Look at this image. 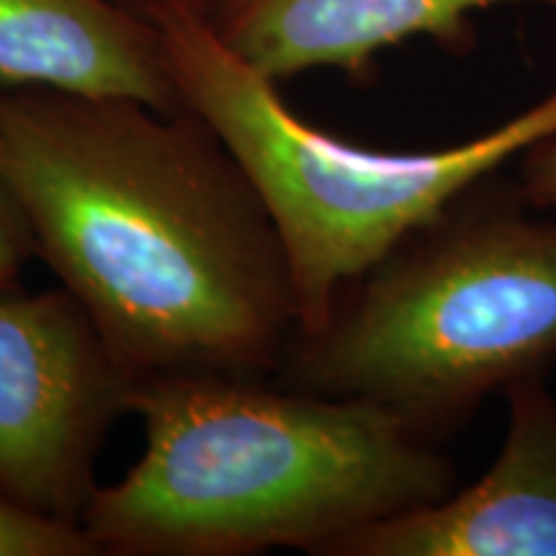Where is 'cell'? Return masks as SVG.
Instances as JSON below:
<instances>
[{
	"label": "cell",
	"instance_id": "obj_1",
	"mask_svg": "<svg viewBox=\"0 0 556 556\" xmlns=\"http://www.w3.org/2000/svg\"><path fill=\"white\" fill-rule=\"evenodd\" d=\"M0 139L37 258L137 379H270L299 330L278 229L191 109L0 88Z\"/></svg>",
	"mask_w": 556,
	"mask_h": 556
},
{
	"label": "cell",
	"instance_id": "obj_2",
	"mask_svg": "<svg viewBox=\"0 0 556 556\" xmlns=\"http://www.w3.org/2000/svg\"><path fill=\"white\" fill-rule=\"evenodd\" d=\"M144 454L96 486L83 528L101 554L328 556L377 520L446 500L456 467L377 402L232 374L135 381Z\"/></svg>",
	"mask_w": 556,
	"mask_h": 556
},
{
	"label": "cell",
	"instance_id": "obj_3",
	"mask_svg": "<svg viewBox=\"0 0 556 556\" xmlns=\"http://www.w3.org/2000/svg\"><path fill=\"white\" fill-rule=\"evenodd\" d=\"M497 173L458 193L296 332L270 381L377 402L441 441L556 364V219Z\"/></svg>",
	"mask_w": 556,
	"mask_h": 556
},
{
	"label": "cell",
	"instance_id": "obj_4",
	"mask_svg": "<svg viewBox=\"0 0 556 556\" xmlns=\"http://www.w3.org/2000/svg\"><path fill=\"white\" fill-rule=\"evenodd\" d=\"M186 109L217 131L261 193L289 258L299 330L328 323L340 291L477 180L556 135V90L516 119L446 150L379 152L299 119L278 83L199 16L152 21Z\"/></svg>",
	"mask_w": 556,
	"mask_h": 556
},
{
	"label": "cell",
	"instance_id": "obj_5",
	"mask_svg": "<svg viewBox=\"0 0 556 556\" xmlns=\"http://www.w3.org/2000/svg\"><path fill=\"white\" fill-rule=\"evenodd\" d=\"M135 381L62 283L0 291V497L83 526Z\"/></svg>",
	"mask_w": 556,
	"mask_h": 556
},
{
	"label": "cell",
	"instance_id": "obj_6",
	"mask_svg": "<svg viewBox=\"0 0 556 556\" xmlns=\"http://www.w3.org/2000/svg\"><path fill=\"white\" fill-rule=\"evenodd\" d=\"M503 394L505 441L482 479L358 528L328 556H556V397L544 377Z\"/></svg>",
	"mask_w": 556,
	"mask_h": 556
},
{
	"label": "cell",
	"instance_id": "obj_7",
	"mask_svg": "<svg viewBox=\"0 0 556 556\" xmlns=\"http://www.w3.org/2000/svg\"><path fill=\"white\" fill-rule=\"evenodd\" d=\"M507 3L556 9V0H227L212 26L276 83L319 67L366 78L377 54L415 37L469 50L471 13Z\"/></svg>",
	"mask_w": 556,
	"mask_h": 556
},
{
	"label": "cell",
	"instance_id": "obj_8",
	"mask_svg": "<svg viewBox=\"0 0 556 556\" xmlns=\"http://www.w3.org/2000/svg\"><path fill=\"white\" fill-rule=\"evenodd\" d=\"M0 88L186 109L163 34L119 0H0Z\"/></svg>",
	"mask_w": 556,
	"mask_h": 556
},
{
	"label": "cell",
	"instance_id": "obj_9",
	"mask_svg": "<svg viewBox=\"0 0 556 556\" xmlns=\"http://www.w3.org/2000/svg\"><path fill=\"white\" fill-rule=\"evenodd\" d=\"M88 531L73 520L26 510L0 497V556H99Z\"/></svg>",
	"mask_w": 556,
	"mask_h": 556
},
{
	"label": "cell",
	"instance_id": "obj_10",
	"mask_svg": "<svg viewBox=\"0 0 556 556\" xmlns=\"http://www.w3.org/2000/svg\"><path fill=\"white\" fill-rule=\"evenodd\" d=\"M37 258L29 219L9 176L3 160V139H0V291L21 289V276Z\"/></svg>",
	"mask_w": 556,
	"mask_h": 556
},
{
	"label": "cell",
	"instance_id": "obj_11",
	"mask_svg": "<svg viewBox=\"0 0 556 556\" xmlns=\"http://www.w3.org/2000/svg\"><path fill=\"white\" fill-rule=\"evenodd\" d=\"M516 184L533 206L556 208V135L539 139L516 160Z\"/></svg>",
	"mask_w": 556,
	"mask_h": 556
},
{
	"label": "cell",
	"instance_id": "obj_12",
	"mask_svg": "<svg viewBox=\"0 0 556 556\" xmlns=\"http://www.w3.org/2000/svg\"><path fill=\"white\" fill-rule=\"evenodd\" d=\"M119 3L150 21L168 16V13H186V16H199L212 24L227 0H119Z\"/></svg>",
	"mask_w": 556,
	"mask_h": 556
}]
</instances>
